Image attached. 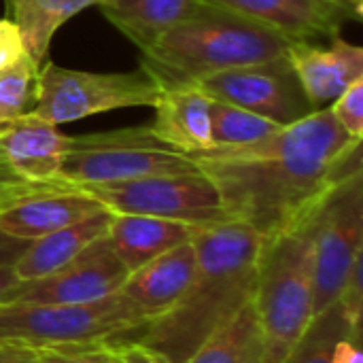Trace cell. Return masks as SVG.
<instances>
[{
    "label": "cell",
    "mask_w": 363,
    "mask_h": 363,
    "mask_svg": "<svg viewBox=\"0 0 363 363\" xmlns=\"http://www.w3.org/2000/svg\"><path fill=\"white\" fill-rule=\"evenodd\" d=\"M291 40L240 15L208 6L172 26L143 51L155 81L191 83L204 74L287 57Z\"/></svg>",
    "instance_id": "3"
},
{
    "label": "cell",
    "mask_w": 363,
    "mask_h": 363,
    "mask_svg": "<svg viewBox=\"0 0 363 363\" xmlns=\"http://www.w3.org/2000/svg\"><path fill=\"white\" fill-rule=\"evenodd\" d=\"M211 123H213L215 147L257 143L283 128L268 117H262L257 113L245 111L228 102H217V100H213L211 104Z\"/></svg>",
    "instance_id": "24"
},
{
    "label": "cell",
    "mask_w": 363,
    "mask_h": 363,
    "mask_svg": "<svg viewBox=\"0 0 363 363\" xmlns=\"http://www.w3.org/2000/svg\"><path fill=\"white\" fill-rule=\"evenodd\" d=\"M196 228L198 225L172 219L113 213L106 238L119 262L128 268V272H132L177 245L187 242Z\"/></svg>",
    "instance_id": "18"
},
{
    "label": "cell",
    "mask_w": 363,
    "mask_h": 363,
    "mask_svg": "<svg viewBox=\"0 0 363 363\" xmlns=\"http://www.w3.org/2000/svg\"><path fill=\"white\" fill-rule=\"evenodd\" d=\"M287 60L315 108L330 106L349 85L363 79V49L340 36L328 47L291 43Z\"/></svg>",
    "instance_id": "15"
},
{
    "label": "cell",
    "mask_w": 363,
    "mask_h": 363,
    "mask_svg": "<svg viewBox=\"0 0 363 363\" xmlns=\"http://www.w3.org/2000/svg\"><path fill=\"white\" fill-rule=\"evenodd\" d=\"M191 83L217 102L257 113L279 125H291L317 111L287 57L211 72Z\"/></svg>",
    "instance_id": "10"
},
{
    "label": "cell",
    "mask_w": 363,
    "mask_h": 363,
    "mask_svg": "<svg viewBox=\"0 0 363 363\" xmlns=\"http://www.w3.org/2000/svg\"><path fill=\"white\" fill-rule=\"evenodd\" d=\"M332 117L355 140L363 138V79L349 85L332 104Z\"/></svg>",
    "instance_id": "26"
},
{
    "label": "cell",
    "mask_w": 363,
    "mask_h": 363,
    "mask_svg": "<svg viewBox=\"0 0 363 363\" xmlns=\"http://www.w3.org/2000/svg\"><path fill=\"white\" fill-rule=\"evenodd\" d=\"M0 359L2 363H45L38 351L28 349H2L0 347Z\"/></svg>",
    "instance_id": "33"
},
{
    "label": "cell",
    "mask_w": 363,
    "mask_h": 363,
    "mask_svg": "<svg viewBox=\"0 0 363 363\" xmlns=\"http://www.w3.org/2000/svg\"><path fill=\"white\" fill-rule=\"evenodd\" d=\"M115 215H147L189 225L230 219L213 181L196 170L83 187Z\"/></svg>",
    "instance_id": "9"
},
{
    "label": "cell",
    "mask_w": 363,
    "mask_h": 363,
    "mask_svg": "<svg viewBox=\"0 0 363 363\" xmlns=\"http://www.w3.org/2000/svg\"><path fill=\"white\" fill-rule=\"evenodd\" d=\"M6 166L23 181H60V168L70 151V136L57 125L28 113L0 134Z\"/></svg>",
    "instance_id": "16"
},
{
    "label": "cell",
    "mask_w": 363,
    "mask_h": 363,
    "mask_svg": "<svg viewBox=\"0 0 363 363\" xmlns=\"http://www.w3.org/2000/svg\"><path fill=\"white\" fill-rule=\"evenodd\" d=\"M157 85L155 119L149 125L155 140L185 155L215 147L211 123L213 98L196 83L157 81Z\"/></svg>",
    "instance_id": "14"
},
{
    "label": "cell",
    "mask_w": 363,
    "mask_h": 363,
    "mask_svg": "<svg viewBox=\"0 0 363 363\" xmlns=\"http://www.w3.org/2000/svg\"><path fill=\"white\" fill-rule=\"evenodd\" d=\"M28 55L21 32L11 17H0V70L17 64Z\"/></svg>",
    "instance_id": "29"
},
{
    "label": "cell",
    "mask_w": 363,
    "mask_h": 363,
    "mask_svg": "<svg viewBox=\"0 0 363 363\" xmlns=\"http://www.w3.org/2000/svg\"><path fill=\"white\" fill-rule=\"evenodd\" d=\"M211 6L259 23L291 43L336 38L351 17H359L351 4L338 0H204Z\"/></svg>",
    "instance_id": "13"
},
{
    "label": "cell",
    "mask_w": 363,
    "mask_h": 363,
    "mask_svg": "<svg viewBox=\"0 0 363 363\" xmlns=\"http://www.w3.org/2000/svg\"><path fill=\"white\" fill-rule=\"evenodd\" d=\"M111 363H166L136 340H117Z\"/></svg>",
    "instance_id": "30"
},
{
    "label": "cell",
    "mask_w": 363,
    "mask_h": 363,
    "mask_svg": "<svg viewBox=\"0 0 363 363\" xmlns=\"http://www.w3.org/2000/svg\"><path fill=\"white\" fill-rule=\"evenodd\" d=\"M185 363H264V334L253 300L221 325Z\"/></svg>",
    "instance_id": "22"
},
{
    "label": "cell",
    "mask_w": 363,
    "mask_h": 363,
    "mask_svg": "<svg viewBox=\"0 0 363 363\" xmlns=\"http://www.w3.org/2000/svg\"><path fill=\"white\" fill-rule=\"evenodd\" d=\"M189 157L217 187L230 219L272 238L362 170V140L351 138L323 106L257 143L211 147Z\"/></svg>",
    "instance_id": "1"
},
{
    "label": "cell",
    "mask_w": 363,
    "mask_h": 363,
    "mask_svg": "<svg viewBox=\"0 0 363 363\" xmlns=\"http://www.w3.org/2000/svg\"><path fill=\"white\" fill-rule=\"evenodd\" d=\"M363 247V168L336 183L315 211V315L332 306Z\"/></svg>",
    "instance_id": "8"
},
{
    "label": "cell",
    "mask_w": 363,
    "mask_h": 363,
    "mask_svg": "<svg viewBox=\"0 0 363 363\" xmlns=\"http://www.w3.org/2000/svg\"><path fill=\"white\" fill-rule=\"evenodd\" d=\"M196 170L200 168L189 155L155 140L149 125H138L70 136V151L62 162L60 181L77 187H94Z\"/></svg>",
    "instance_id": "6"
},
{
    "label": "cell",
    "mask_w": 363,
    "mask_h": 363,
    "mask_svg": "<svg viewBox=\"0 0 363 363\" xmlns=\"http://www.w3.org/2000/svg\"><path fill=\"white\" fill-rule=\"evenodd\" d=\"M338 2H345V4H351V6H355L357 11H362V0H338Z\"/></svg>",
    "instance_id": "36"
},
{
    "label": "cell",
    "mask_w": 363,
    "mask_h": 363,
    "mask_svg": "<svg viewBox=\"0 0 363 363\" xmlns=\"http://www.w3.org/2000/svg\"><path fill=\"white\" fill-rule=\"evenodd\" d=\"M353 330L362 328H351L340 304L334 302L313 317L283 363H330L338 340H342Z\"/></svg>",
    "instance_id": "23"
},
{
    "label": "cell",
    "mask_w": 363,
    "mask_h": 363,
    "mask_svg": "<svg viewBox=\"0 0 363 363\" xmlns=\"http://www.w3.org/2000/svg\"><path fill=\"white\" fill-rule=\"evenodd\" d=\"M196 272V249L191 238L155 259L132 270L119 294L130 300L147 321L164 315L185 294Z\"/></svg>",
    "instance_id": "17"
},
{
    "label": "cell",
    "mask_w": 363,
    "mask_h": 363,
    "mask_svg": "<svg viewBox=\"0 0 363 363\" xmlns=\"http://www.w3.org/2000/svg\"><path fill=\"white\" fill-rule=\"evenodd\" d=\"M330 363H363L362 330H353L334 347Z\"/></svg>",
    "instance_id": "31"
},
{
    "label": "cell",
    "mask_w": 363,
    "mask_h": 363,
    "mask_svg": "<svg viewBox=\"0 0 363 363\" xmlns=\"http://www.w3.org/2000/svg\"><path fill=\"white\" fill-rule=\"evenodd\" d=\"M111 217V211H102L83 221L30 240L19 259L15 262V272L19 281H38L70 264L94 240L106 234Z\"/></svg>",
    "instance_id": "19"
},
{
    "label": "cell",
    "mask_w": 363,
    "mask_h": 363,
    "mask_svg": "<svg viewBox=\"0 0 363 363\" xmlns=\"http://www.w3.org/2000/svg\"><path fill=\"white\" fill-rule=\"evenodd\" d=\"M19 277L15 272V266H0V304H4L11 289L19 285Z\"/></svg>",
    "instance_id": "34"
},
{
    "label": "cell",
    "mask_w": 363,
    "mask_h": 363,
    "mask_svg": "<svg viewBox=\"0 0 363 363\" xmlns=\"http://www.w3.org/2000/svg\"><path fill=\"white\" fill-rule=\"evenodd\" d=\"M157 89L155 77L145 68L134 72H85L45 60L38 70L32 115L60 125L115 108L153 106Z\"/></svg>",
    "instance_id": "7"
},
{
    "label": "cell",
    "mask_w": 363,
    "mask_h": 363,
    "mask_svg": "<svg viewBox=\"0 0 363 363\" xmlns=\"http://www.w3.org/2000/svg\"><path fill=\"white\" fill-rule=\"evenodd\" d=\"M28 247V240L13 238L0 230V266H15L23 249Z\"/></svg>",
    "instance_id": "32"
},
{
    "label": "cell",
    "mask_w": 363,
    "mask_h": 363,
    "mask_svg": "<svg viewBox=\"0 0 363 363\" xmlns=\"http://www.w3.org/2000/svg\"><path fill=\"white\" fill-rule=\"evenodd\" d=\"M147 317L121 294L91 304H0V347L57 351L134 336Z\"/></svg>",
    "instance_id": "5"
},
{
    "label": "cell",
    "mask_w": 363,
    "mask_h": 363,
    "mask_svg": "<svg viewBox=\"0 0 363 363\" xmlns=\"http://www.w3.org/2000/svg\"><path fill=\"white\" fill-rule=\"evenodd\" d=\"M0 363H2V359H0Z\"/></svg>",
    "instance_id": "38"
},
{
    "label": "cell",
    "mask_w": 363,
    "mask_h": 363,
    "mask_svg": "<svg viewBox=\"0 0 363 363\" xmlns=\"http://www.w3.org/2000/svg\"><path fill=\"white\" fill-rule=\"evenodd\" d=\"M128 274L104 234L53 274L21 281L4 304H91L119 294Z\"/></svg>",
    "instance_id": "11"
},
{
    "label": "cell",
    "mask_w": 363,
    "mask_h": 363,
    "mask_svg": "<svg viewBox=\"0 0 363 363\" xmlns=\"http://www.w3.org/2000/svg\"><path fill=\"white\" fill-rule=\"evenodd\" d=\"M115 342L81 347V349H57V351H38L45 363H111Z\"/></svg>",
    "instance_id": "28"
},
{
    "label": "cell",
    "mask_w": 363,
    "mask_h": 363,
    "mask_svg": "<svg viewBox=\"0 0 363 363\" xmlns=\"http://www.w3.org/2000/svg\"><path fill=\"white\" fill-rule=\"evenodd\" d=\"M196 272L172 308L151 319L134 340L166 363H185L221 325L253 300L264 236L245 221L223 219L191 234Z\"/></svg>",
    "instance_id": "2"
},
{
    "label": "cell",
    "mask_w": 363,
    "mask_h": 363,
    "mask_svg": "<svg viewBox=\"0 0 363 363\" xmlns=\"http://www.w3.org/2000/svg\"><path fill=\"white\" fill-rule=\"evenodd\" d=\"M111 359H113V357H111Z\"/></svg>",
    "instance_id": "39"
},
{
    "label": "cell",
    "mask_w": 363,
    "mask_h": 363,
    "mask_svg": "<svg viewBox=\"0 0 363 363\" xmlns=\"http://www.w3.org/2000/svg\"><path fill=\"white\" fill-rule=\"evenodd\" d=\"M349 321L351 328H362V311H363V291H362V257L353 264L340 296L336 300Z\"/></svg>",
    "instance_id": "27"
},
{
    "label": "cell",
    "mask_w": 363,
    "mask_h": 363,
    "mask_svg": "<svg viewBox=\"0 0 363 363\" xmlns=\"http://www.w3.org/2000/svg\"><path fill=\"white\" fill-rule=\"evenodd\" d=\"M204 0H104V17L140 51L151 47L172 26L206 11Z\"/></svg>",
    "instance_id": "20"
},
{
    "label": "cell",
    "mask_w": 363,
    "mask_h": 363,
    "mask_svg": "<svg viewBox=\"0 0 363 363\" xmlns=\"http://www.w3.org/2000/svg\"><path fill=\"white\" fill-rule=\"evenodd\" d=\"M319 206V204H317ZM264 238L253 306L264 334V363H283L315 317V211Z\"/></svg>",
    "instance_id": "4"
},
{
    "label": "cell",
    "mask_w": 363,
    "mask_h": 363,
    "mask_svg": "<svg viewBox=\"0 0 363 363\" xmlns=\"http://www.w3.org/2000/svg\"><path fill=\"white\" fill-rule=\"evenodd\" d=\"M0 164H6V162H4V157H2V151H0Z\"/></svg>",
    "instance_id": "37"
},
{
    "label": "cell",
    "mask_w": 363,
    "mask_h": 363,
    "mask_svg": "<svg viewBox=\"0 0 363 363\" xmlns=\"http://www.w3.org/2000/svg\"><path fill=\"white\" fill-rule=\"evenodd\" d=\"M104 0H6L11 19L17 23L28 55L40 66L47 60L53 34L87 6Z\"/></svg>",
    "instance_id": "21"
},
{
    "label": "cell",
    "mask_w": 363,
    "mask_h": 363,
    "mask_svg": "<svg viewBox=\"0 0 363 363\" xmlns=\"http://www.w3.org/2000/svg\"><path fill=\"white\" fill-rule=\"evenodd\" d=\"M102 211L108 208L83 187L21 181L0 198V230L30 242Z\"/></svg>",
    "instance_id": "12"
},
{
    "label": "cell",
    "mask_w": 363,
    "mask_h": 363,
    "mask_svg": "<svg viewBox=\"0 0 363 363\" xmlns=\"http://www.w3.org/2000/svg\"><path fill=\"white\" fill-rule=\"evenodd\" d=\"M38 70L40 66L30 55L0 70V134L17 119L32 113L36 104Z\"/></svg>",
    "instance_id": "25"
},
{
    "label": "cell",
    "mask_w": 363,
    "mask_h": 363,
    "mask_svg": "<svg viewBox=\"0 0 363 363\" xmlns=\"http://www.w3.org/2000/svg\"><path fill=\"white\" fill-rule=\"evenodd\" d=\"M23 179H19L6 164H0V198L11 189V187H15L17 183H21Z\"/></svg>",
    "instance_id": "35"
}]
</instances>
